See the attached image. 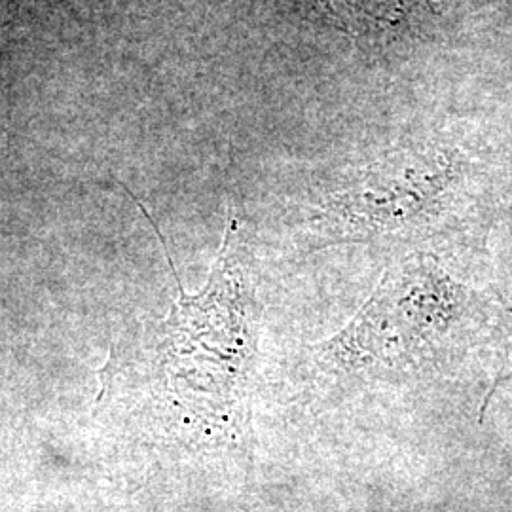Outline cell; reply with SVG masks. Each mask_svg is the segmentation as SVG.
Instances as JSON below:
<instances>
[{"instance_id": "1", "label": "cell", "mask_w": 512, "mask_h": 512, "mask_svg": "<svg viewBox=\"0 0 512 512\" xmlns=\"http://www.w3.org/2000/svg\"><path fill=\"white\" fill-rule=\"evenodd\" d=\"M173 275L179 302L164 319L145 317L112 342L95 412L186 448L236 446L251 429L262 313L238 217L202 293L188 296Z\"/></svg>"}, {"instance_id": "2", "label": "cell", "mask_w": 512, "mask_h": 512, "mask_svg": "<svg viewBox=\"0 0 512 512\" xmlns=\"http://www.w3.org/2000/svg\"><path fill=\"white\" fill-rule=\"evenodd\" d=\"M509 302L452 274L435 255L406 256L385 270L363 308L330 338L300 351L298 385L321 403L454 378L488 359L507 380Z\"/></svg>"}, {"instance_id": "3", "label": "cell", "mask_w": 512, "mask_h": 512, "mask_svg": "<svg viewBox=\"0 0 512 512\" xmlns=\"http://www.w3.org/2000/svg\"><path fill=\"white\" fill-rule=\"evenodd\" d=\"M486 173L454 145L408 143L321 184L300 207V249H444L484 224Z\"/></svg>"}, {"instance_id": "4", "label": "cell", "mask_w": 512, "mask_h": 512, "mask_svg": "<svg viewBox=\"0 0 512 512\" xmlns=\"http://www.w3.org/2000/svg\"><path fill=\"white\" fill-rule=\"evenodd\" d=\"M511 310H512V304H511Z\"/></svg>"}]
</instances>
